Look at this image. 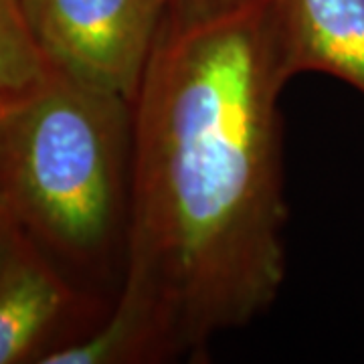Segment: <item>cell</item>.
Here are the masks:
<instances>
[{
    "label": "cell",
    "mask_w": 364,
    "mask_h": 364,
    "mask_svg": "<svg viewBox=\"0 0 364 364\" xmlns=\"http://www.w3.org/2000/svg\"><path fill=\"white\" fill-rule=\"evenodd\" d=\"M132 105L47 65L9 97L0 126V200L35 243L95 261L126 231Z\"/></svg>",
    "instance_id": "7a4b0ae2"
},
{
    "label": "cell",
    "mask_w": 364,
    "mask_h": 364,
    "mask_svg": "<svg viewBox=\"0 0 364 364\" xmlns=\"http://www.w3.org/2000/svg\"><path fill=\"white\" fill-rule=\"evenodd\" d=\"M160 360L156 340L140 314L117 301L93 334L41 354V364H122Z\"/></svg>",
    "instance_id": "8992f818"
},
{
    "label": "cell",
    "mask_w": 364,
    "mask_h": 364,
    "mask_svg": "<svg viewBox=\"0 0 364 364\" xmlns=\"http://www.w3.org/2000/svg\"><path fill=\"white\" fill-rule=\"evenodd\" d=\"M23 237H25L23 227L14 219V215L9 210V207L0 200V277H2L9 261L13 257L14 249L18 247Z\"/></svg>",
    "instance_id": "ba28073f"
},
{
    "label": "cell",
    "mask_w": 364,
    "mask_h": 364,
    "mask_svg": "<svg viewBox=\"0 0 364 364\" xmlns=\"http://www.w3.org/2000/svg\"><path fill=\"white\" fill-rule=\"evenodd\" d=\"M272 0H170L132 102L119 299L160 358L195 354L272 306L286 277Z\"/></svg>",
    "instance_id": "6da1fadb"
},
{
    "label": "cell",
    "mask_w": 364,
    "mask_h": 364,
    "mask_svg": "<svg viewBox=\"0 0 364 364\" xmlns=\"http://www.w3.org/2000/svg\"><path fill=\"white\" fill-rule=\"evenodd\" d=\"M13 93H0V126H2V117H4V109H6V104H9V97Z\"/></svg>",
    "instance_id": "9c48e42d"
},
{
    "label": "cell",
    "mask_w": 364,
    "mask_h": 364,
    "mask_svg": "<svg viewBox=\"0 0 364 364\" xmlns=\"http://www.w3.org/2000/svg\"><path fill=\"white\" fill-rule=\"evenodd\" d=\"M170 0H23L47 65L132 105Z\"/></svg>",
    "instance_id": "3957f363"
},
{
    "label": "cell",
    "mask_w": 364,
    "mask_h": 364,
    "mask_svg": "<svg viewBox=\"0 0 364 364\" xmlns=\"http://www.w3.org/2000/svg\"><path fill=\"white\" fill-rule=\"evenodd\" d=\"M289 75L320 71L364 93V0H272Z\"/></svg>",
    "instance_id": "277c9868"
},
{
    "label": "cell",
    "mask_w": 364,
    "mask_h": 364,
    "mask_svg": "<svg viewBox=\"0 0 364 364\" xmlns=\"http://www.w3.org/2000/svg\"><path fill=\"white\" fill-rule=\"evenodd\" d=\"M71 301L65 279L25 233L0 277V364L37 356Z\"/></svg>",
    "instance_id": "5b68a950"
},
{
    "label": "cell",
    "mask_w": 364,
    "mask_h": 364,
    "mask_svg": "<svg viewBox=\"0 0 364 364\" xmlns=\"http://www.w3.org/2000/svg\"><path fill=\"white\" fill-rule=\"evenodd\" d=\"M47 71L26 23L23 0H0V93L26 90Z\"/></svg>",
    "instance_id": "52a82bcc"
}]
</instances>
